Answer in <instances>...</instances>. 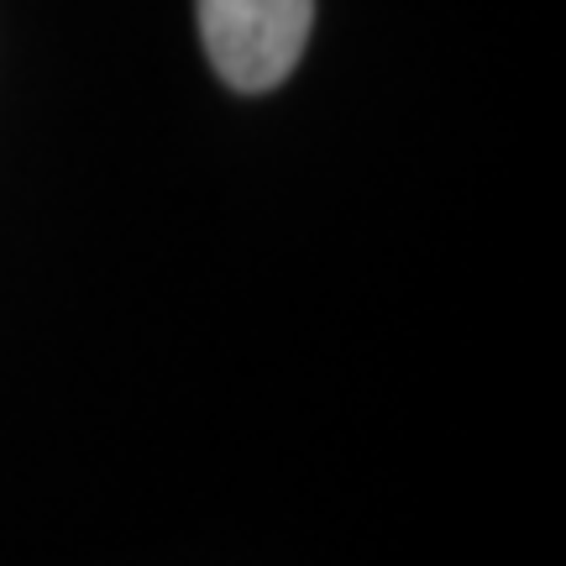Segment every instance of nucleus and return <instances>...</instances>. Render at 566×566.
Masks as SVG:
<instances>
[{
	"label": "nucleus",
	"mask_w": 566,
	"mask_h": 566,
	"mask_svg": "<svg viewBox=\"0 0 566 566\" xmlns=\"http://www.w3.org/2000/svg\"><path fill=\"white\" fill-rule=\"evenodd\" d=\"M200 42L216 74L242 95H263L294 74L310 42L315 0H195Z\"/></svg>",
	"instance_id": "nucleus-1"
}]
</instances>
